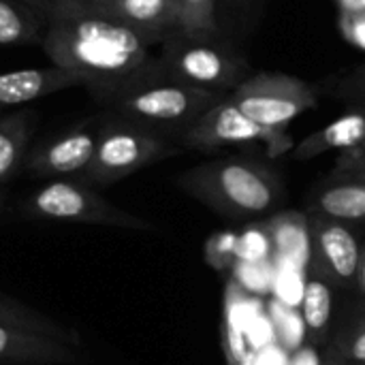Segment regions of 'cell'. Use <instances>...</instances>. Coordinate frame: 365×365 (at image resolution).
<instances>
[{"instance_id":"20","label":"cell","mask_w":365,"mask_h":365,"mask_svg":"<svg viewBox=\"0 0 365 365\" xmlns=\"http://www.w3.org/2000/svg\"><path fill=\"white\" fill-rule=\"evenodd\" d=\"M331 314H334L331 287L319 276L308 278L302 299V317H304L306 331L314 342H321L325 338L331 323Z\"/></svg>"},{"instance_id":"29","label":"cell","mask_w":365,"mask_h":365,"mask_svg":"<svg viewBox=\"0 0 365 365\" xmlns=\"http://www.w3.org/2000/svg\"><path fill=\"white\" fill-rule=\"evenodd\" d=\"M51 2H66V0H51Z\"/></svg>"},{"instance_id":"8","label":"cell","mask_w":365,"mask_h":365,"mask_svg":"<svg viewBox=\"0 0 365 365\" xmlns=\"http://www.w3.org/2000/svg\"><path fill=\"white\" fill-rule=\"evenodd\" d=\"M180 143L195 152H218L231 145H263L269 158H278L295 148L291 133L269 130L244 115L229 98L210 107L182 137Z\"/></svg>"},{"instance_id":"15","label":"cell","mask_w":365,"mask_h":365,"mask_svg":"<svg viewBox=\"0 0 365 365\" xmlns=\"http://www.w3.org/2000/svg\"><path fill=\"white\" fill-rule=\"evenodd\" d=\"M75 86H83V81L56 64L9 71L0 75V109L26 105Z\"/></svg>"},{"instance_id":"9","label":"cell","mask_w":365,"mask_h":365,"mask_svg":"<svg viewBox=\"0 0 365 365\" xmlns=\"http://www.w3.org/2000/svg\"><path fill=\"white\" fill-rule=\"evenodd\" d=\"M308 220L314 276L340 287H357L361 244L353 231L344 222L321 216H310Z\"/></svg>"},{"instance_id":"12","label":"cell","mask_w":365,"mask_h":365,"mask_svg":"<svg viewBox=\"0 0 365 365\" xmlns=\"http://www.w3.org/2000/svg\"><path fill=\"white\" fill-rule=\"evenodd\" d=\"M98 133L90 128H73L41 148H36L24 160V169L38 178H66L81 175L96 150Z\"/></svg>"},{"instance_id":"22","label":"cell","mask_w":365,"mask_h":365,"mask_svg":"<svg viewBox=\"0 0 365 365\" xmlns=\"http://www.w3.org/2000/svg\"><path fill=\"white\" fill-rule=\"evenodd\" d=\"M336 355L342 364L365 365V319H359L336 338Z\"/></svg>"},{"instance_id":"32","label":"cell","mask_w":365,"mask_h":365,"mask_svg":"<svg viewBox=\"0 0 365 365\" xmlns=\"http://www.w3.org/2000/svg\"><path fill=\"white\" fill-rule=\"evenodd\" d=\"M329 365H331V364H329ZM336 365H338V364H336Z\"/></svg>"},{"instance_id":"1","label":"cell","mask_w":365,"mask_h":365,"mask_svg":"<svg viewBox=\"0 0 365 365\" xmlns=\"http://www.w3.org/2000/svg\"><path fill=\"white\" fill-rule=\"evenodd\" d=\"M156 45L160 47L152 36L103 15L88 0L53 2L41 38L51 64L75 73L109 101L163 73L152 53Z\"/></svg>"},{"instance_id":"13","label":"cell","mask_w":365,"mask_h":365,"mask_svg":"<svg viewBox=\"0 0 365 365\" xmlns=\"http://www.w3.org/2000/svg\"><path fill=\"white\" fill-rule=\"evenodd\" d=\"M103 15L163 43L180 30L178 0H88Z\"/></svg>"},{"instance_id":"23","label":"cell","mask_w":365,"mask_h":365,"mask_svg":"<svg viewBox=\"0 0 365 365\" xmlns=\"http://www.w3.org/2000/svg\"><path fill=\"white\" fill-rule=\"evenodd\" d=\"M237 237L231 233H218L207 240L205 244V259L216 269H227L233 263L235 250H237Z\"/></svg>"},{"instance_id":"24","label":"cell","mask_w":365,"mask_h":365,"mask_svg":"<svg viewBox=\"0 0 365 365\" xmlns=\"http://www.w3.org/2000/svg\"><path fill=\"white\" fill-rule=\"evenodd\" d=\"M340 32L342 36L357 49L365 51V11L355 15H340Z\"/></svg>"},{"instance_id":"27","label":"cell","mask_w":365,"mask_h":365,"mask_svg":"<svg viewBox=\"0 0 365 365\" xmlns=\"http://www.w3.org/2000/svg\"><path fill=\"white\" fill-rule=\"evenodd\" d=\"M19 2H24V4H28L30 9H34L38 15H43V17H47L49 15V11H51V0H19Z\"/></svg>"},{"instance_id":"5","label":"cell","mask_w":365,"mask_h":365,"mask_svg":"<svg viewBox=\"0 0 365 365\" xmlns=\"http://www.w3.org/2000/svg\"><path fill=\"white\" fill-rule=\"evenodd\" d=\"M244 115L252 122L289 133V124L302 113L319 107V88L302 77L278 73V71H259L244 79L229 96Z\"/></svg>"},{"instance_id":"21","label":"cell","mask_w":365,"mask_h":365,"mask_svg":"<svg viewBox=\"0 0 365 365\" xmlns=\"http://www.w3.org/2000/svg\"><path fill=\"white\" fill-rule=\"evenodd\" d=\"M319 88V94L331 96L336 101L349 103L351 107H365V62L357 64L351 71L338 73L325 79Z\"/></svg>"},{"instance_id":"25","label":"cell","mask_w":365,"mask_h":365,"mask_svg":"<svg viewBox=\"0 0 365 365\" xmlns=\"http://www.w3.org/2000/svg\"><path fill=\"white\" fill-rule=\"evenodd\" d=\"M353 171H365V141L349 152H340L331 173H353Z\"/></svg>"},{"instance_id":"7","label":"cell","mask_w":365,"mask_h":365,"mask_svg":"<svg viewBox=\"0 0 365 365\" xmlns=\"http://www.w3.org/2000/svg\"><path fill=\"white\" fill-rule=\"evenodd\" d=\"M26 214L32 218L56 220V222H79V225H103L118 229L152 231L154 225L111 205L107 199L90 190L86 184L53 180L38 188L26 201Z\"/></svg>"},{"instance_id":"2","label":"cell","mask_w":365,"mask_h":365,"mask_svg":"<svg viewBox=\"0 0 365 365\" xmlns=\"http://www.w3.org/2000/svg\"><path fill=\"white\" fill-rule=\"evenodd\" d=\"M175 184L192 199L227 218H259L276 212L287 197L282 178L250 156H222L178 175Z\"/></svg>"},{"instance_id":"19","label":"cell","mask_w":365,"mask_h":365,"mask_svg":"<svg viewBox=\"0 0 365 365\" xmlns=\"http://www.w3.org/2000/svg\"><path fill=\"white\" fill-rule=\"evenodd\" d=\"M0 323L21 327L28 331H36V334H45V336H51V338L66 342V344H73V346H83V342L75 329L64 327V325L51 321L49 317H43L41 312L30 310L24 304L9 299V297H2V295H0Z\"/></svg>"},{"instance_id":"26","label":"cell","mask_w":365,"mask_h":365,"mask_svg":"<svg viewBox=\"0 0 365 365\" xmlns=\"http://www.w3.org/2000/svg\"><path fill=\"white\" fill-rule=\"evenodd\" d=\"M340 9V15H355L365 11V0H334Z\"/></svg>"},{"instance_id":"10","label":"cell","mask_w":365,"mask_h":365,"mask_svg":"<svg viewBox=\"0 0 365 365\" xmlns=\"http://www.w3.org/2000/svg\"><path fill=\"white\" fill-rule=\"evenodd\" d=\"M83 346L0 323V365H86Z\"/></svg>"},{"instance_id":"30","label":"cell","mask_w":365,"mask_h":365,"mask_svg":"<svg viewBox=\"0 0 365 365\" xmlns=\"http://www.w3.org/2000/svg\"><path fill=\"white\" fill-rule=\"evenodd\" d=\"M0 207H2V195H0Z\"/></svg>"},{"instance_id":"6","label":"cell","mask_w":365,"mask_h":365,"mask_svg":"<svg viewBox=\"0 0 365 365\" xmlns=\"http://www.w3.org/2000/svg\"><path fill=\"white\" fill-rule=\"evenodd\" d=\"M180 154V148L154 130L128 120L113 122L98 133L94 156L81 173L83 184L109 186L135 171Z\"/></svg>"},{"instance_id":"11","label":"cell","mask_w":365,"mask_h":365,"mask_svg":"<svg viewBox=\"0 0 365 365\" xmlns=\"http://www.w3.org/2000/svg\"><path fill=\"white\" fill-rule=\"evenodd\" d=\"M267 0H182L180 30L222 32L233 38L244 34L263 13Z\"/></svg>"},{"instance_id":"4","label":"cell","mask_w":365,"mask_h":365,"mask_svg":"<svg viewBox=\"0 0 365 365\" xmlns=\"http://www.w3.org/2000/svg\"><path fill=\"white\" fill-rule=\"evenodd\" d=\"M218 101H222V96L158 73L130 86L111 103L118 113L133 124H139L163 137L165 133L182 137Z\"/></svg>"},{"instance_id":"14","label":"cell","mask_w":365,"mask_h":365,"mask_svg":"<svg viewBox=\"0 0 365 365\" xmlns=\"http://www.w3.org/2000/svg\"><path fill=\"white\" fill-rule=\"evenodd\" d=\"M312 216L355 222L365 220V171L329 173L310 199Z\"/></svg>"},{"instance_id":"31","label":"cell","mask_w":365,"mask_h":365,"mask_svg":"<svg viewBox=\"0 0 365 365\" xmlns=\"http://www.w3.org/2000/svg\"><path fill=\"white\" fill-rule=\"evenodd\" d=\"M178 2H182V0H178Z\"/></svg>"},{"instance_id":"16","label":"cell","mask_w":365,"mask_h":365,"mask_svg":"<svg viewBox=\"0 0 365 365\" xmlns=\"http://www.w3.org/2000/svg\"><path fill=\"white\" fill-rule=\"evenodd\" d=\"M365 141V107H351L331 124L310 133L291 150L295 160H312L327 152H349Z\"/></svg>"},{"instance_id":"17","label":"cell","mask_w":365,"mask_h":365,"mask_svg":"<svg viewBox=\"0 0 365 365\" xmlns=\"http://www.w3.org/2000/svg\"><path fill=\"white\" fill-rule=\"evenodd\" d=\"M32 122L28 111H17L0 120V184H6L24 165Z\"/></svg>"},{"instance_id":"18","label":"cell","mask_w":365,"mask_h":365,"mask_svg":"<svg viewBox=\"0 0 365 365\" xmlns=\"http://www.w3.org/2000/svg\"><path fill=\"white\" fill-rule=\"evenodd\" d=\"M45 17L19 0H0V45L41 43Z\"/></svg>"},{"instance_id":"3","label":"cell","mask_w":365,"mask_h":365,"mask_svg":"<svg viewBox=\"0 0 365 365\" xmlns=\"http://www.w3.org/2000/svg\"><path fill=\"white\" fill-rule=\"evenodd\" d=\"M158 62L165 75L222 98L252 75L250 60L222 32L175 30L160 43Z\"/></svg>"},{"instance_id":"28","label":"cell","mask_w":365,"mask_h":365,"mask_svg":"<svg viewBox=\"0 0 365 365\" xmlns=\"http://www.w3.org/2000/svg\"><path fill=\"white\" fill-rule=\"evenodd\" d=\"M357 287L365 295V246H361V261H359V274H357Z\"/></svg>"}]
</instances>
